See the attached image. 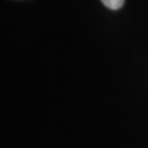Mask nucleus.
Segmentation results:
<instances>
[{"mask_svg": "<svg viewBox=\"0 0 148 148\" xmlns=\"http://www.w3.org/2000/svg\"><path fill=\"white\" fill-rule=\"evenodd\" d=\"M101 3H103L106 8L111 9V10H119V9L123 5L125 0H101Z\"/></svg>", "mask_w": 148, "mask_h": 148, "instance_id": "obj_1", "label": "nucleus"}]
</instances>
